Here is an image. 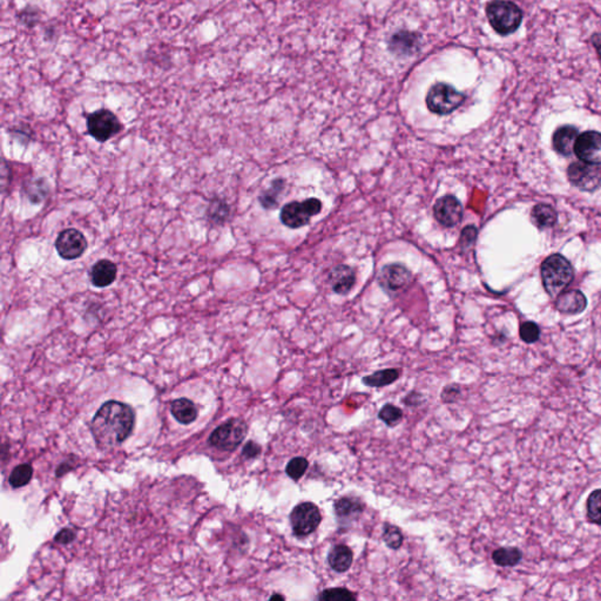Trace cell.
<instances>
[{
	"mask_svg": "<svg viewBox=\"0 0 601 601\" xmlns=\"http://www.w3.org/2000/svg\"><path fill=\"white\" fill-rule=\"evenodd\" d=\"M541 280L549 296L558 297L573 280V268L567 259L554 254L543 262Z\"/></svg>",
	"mask_w": 601,
	"mask_h": 601,
	"instance_id": "cell-2",
	"label": "cell"
},
{
	"mask_svg": "<svg viewBox=\"0 0 601 601\" xmlns=\"http://www.w3.org/2000/svg\"><path fill=\"white\" fill-rule=\"evenodd\" d=\"M492 560L498 566H514L521 560V551L517 547H501L492 554Z\"/></svg>",
	"mask_w": 601,
	"mask_h": 601,
	"instance_id": "cell-24",
	"label": "cell"
},
{
	"mask_svg": "<svg viewBox=\"0 0 601 601\" xmlns=\"http://www.w3.org/2000/svg\"><path fill=\"white\" fill-rule=\"evenodd\" d=\"M309 468V461L305 457H294L285 466V473L294 481H300L305 476Z\"/></svg>",
	"mask_w": 601,
	"mask_h": 601,
	"instance_id": "cell-30",
	"label": "cell"
},
{
	"mask_svg": "<svg viewBox=\"0 0 601 601\" xmlns=\"http://www.w3.org/2000/svg\"><path fill=\"white\" fill-rule=\"evenodd\" d=\"M382 539L385 543V545L388 546L391 549H400L404 543V536L402 529L398 526L390 524V523H384L383 525V531H382Z\"/></svg>",
	"mask_w": 601,
	"mask_h": 601,
	"instance_id": "cell-25",
	"label": "cell"
},
{
	"mask_svg": "<svg viewBox=\"0 0 601 601\" xmlns=\"http://www.w3.org/2000/svg\"><path fill=\"white\" fill-rule=\"evenodd\" d=\"M433 217L439 225L446 228H452L463 220V206L457 197L444 195L439 197L433 206Z\"/></svg>",
	"mask_w": 601,
	"mask_h": 601,
	"instance_id": "cell-11",
	"label": "cell"
},
{
	"mask_svg": "<svg viewBox=\"0 0 601 601\" xmlns=\"http://www.w3.org/2000/svg\"><path fill=\"white\" fill-rule=\"evenodd\" d=\"M540 329L533 322H525L521 327V337L526 343H534L539 340Z\"/></svg>",
	"mask_w": 601,
	"mask_h": 601,
	"instance_id": "cell-32",
	"label": "cell"
},
{
	"mask_svg": "<svg viewBox=\"0 0 601 601\" xmlns=\"http://www.w3.org/2000/svg\"><path fill=\"white\" fill-rule=\"evenodd\" d=\"M118 268L112 261L100 260L93 265L91 270V282L96 288H105L116 281Z\"/></svg>",
	"mask_w": 601,
	"mask_h": 601,
	"instance_id": "cell-20",
	"label": "cell"
},
{
	"mask_svg": "<svg viewBox=\"0 0 601 601\" xmlns=\"http://www.w3.org/2000/svg\"><path fill=\"white\" fill-rule=\"evenodd\" d=\"M171 411L181 424H189L197 419V406L187 398H179L173 402Z\"/></svg>",
	"mask_w": 601,
	"mask_h": 601,
	"instance_id": "cell-21",
	"label": "cell"
},
{
	"mask_svg": "<svg viewBox=\"0 0 601 601\" xmlns=\"http://www.w3.org/2000/svg\"><path fill=\"white\" fill-rule=\"evenodd\" d=\"M33 476V469L31 465L28 464H23L19 465V466H17L13 470L12 473H11V476H10V484L12 488H23V486L28 485L30 481L32 479Z\"/></svg>",
	"mask_w": 601,
	"mask_h": 601,
	"instance_id": "cell-27",
	"label": "cell"
},
{
	"mask_svg": "<svg viewBox=\"0 0 601 601\" xmlns=\"http://www.w3.org/2000/svg\"><path fill=\"white\" fill-rule=\"evenodd\" d=\"M327 559L330 569L337 573H345L353 565V549L345 544H337L330 549Z\"/></svg>",
	"mask_w": 601,
	"mask_h": 601,
	"instance_id": "cell-17",
	"label": "cell"
},
{
	"mask_svg": "<svg viewBox=\"0 0 601 601\" xmlns=\"http://www.w3.org/2000/svg\"><path fill=\"white\" fill-rule=\"evenodd\" d=\"M329 280L335 293L338 295H347L353 288L356 276L353 268H350L349 265H340L330 272Z\"/></svg>",
	"mask_w": 601,
	"mask_h": 601,
	"instance_id": "cell-16",
	"label": "cell"
},
{
	"mask_svg": "<svg viewBox=\"0 0 601 601\" xmlns=\"http://www.w3.org/2000/svg\"><path fill=\"white\" fill-rule=\"evenodd\" d=\"M317 599L321 601H356L357 594L345 587H333L322 591Z\"/></svg>",
	"mask_w": 601,
	"mask_h": 601,
	"instance_id": "cell-26",
	"label": "cell"
},
{
	"mask_svg": "<svg viewBox=\"0 0 601 601\" xmlns=\"http://www.w3.org/2000/svg\"><path fill=\"white\" fill-rule=\"evenodd\" d=\"M413 281V274L401 263H391L382 268L378 275V282L382 288L388 293H396L408 287Z\"/></svg>",
	"mask_w": 601,
	"mask_h": 601,
	"instance_id": "cell-13",
	"label": "cell"
},
{
	"mask_svg": "<svg viewBox=\"0 0 601 601\" xmlns=\"http://www.w3.org/2000/svg\"><path fill=\"white\" fill-rule=\"evenodd\" d=\"M247 423L240 418H232L212 431L209 443L217 449L232 451L243 441L247 435Z\"/></svg>",
	"mask_w": 601,
	"mask_h": 601,
	"instance_id": "cell-7",
	"label": "cell"
},
{
	"mask_svg": "<svg viewBox=\"0 0 601 601\" xmlns=\"http://www.w3.org/2000/svg\"><path fill=\"white\" fill-rule=\"evenodd\" d=\"M401 370L396 368L378 370L376 373L363 377L362 382L363 384L370 388H384L395 383L401 377Z\"/></svg>",
	"mask_w": 601,
	"mask_h": 601,
	"instance_id": "cell-22",
	"label": "cell"
},
{
	"mask_svg": "<svg viewBox=\"0 0 601 601\" xmlns=\"http://www.w3.org/2000/svg\"><path fill=\"white\" fill-rule=\"evenodd\" d=\"M289 519L294 536L302 539L310 536L321 525L322 513L316 504L305 501L294 507Z\"/></svg>",
	"mask_w": 601,
	"mask_h": 601,
	"instance_id": "cell-5",
	"label": "cell"
},
{
	"mask_svg": "<svg viewBox=\"0 0 601 601\" xmlns=\"http://www.w3.org/2000/svg\"><path fill=\"white\" fill-rule=\"evenodd\" d=\"M466 96L446 83H436L430 87L425 98L426 107L437 116H448L461 107Z\"/></svg>",
	"mask_w": 601,
	"mask_h": 601,
	"instance_id": "cell-4",
	"label": "cell"
},
{
	"mask_svg": "<svg viewBox=\"0 0 601 601\" xmlns=\"http://www.w3.org/2000/svg\"><path fill=\"white\" fill-rule=\"evenodd\" d=\"M18 18L26 26H33V25L36 24V21H38V18H39V11L36 8H25V10L21 11Z\"/></svg>",
	"mask_w": 601,
	"mask_h": 601,
	"instance_id": "cell-34",
	"label": "cell"
},
{
	"mask_svg": "<svg viewBox=\"0 0 601 601\" xmlns=\"http://www.w3.org/2000/svg\"><path fill=\"white\" fill-rule=\"evenodd\" d=\"M261 452H262L261 445L257 444L256 441H249L248 443L245 445V448H243L242 456H243L245 459H254V458L259 457Z\"/></svg>",
	"mask_w": 601,
	"mask_h": 601,
	"instance_id": "cell-36",
	"label": "cell"
},
{
	"mask_svg": "<svg viewBox=\"0 0 601 601\" xmlns=\"http://www.w3.org/2000/svg\"><path fill=\"white\" fill-rule=\"evenodd\" d=\"M587 517L593 524L601 525V489L595 490L587 499Z\"/></svg>",
	"mask_w": 601,
	"mask_h": 601,
	"instance_id": "cell-31",
	"label": "cell"
},
{
	"mask_svg": "<svg viewBox=\"0 0 601 601\" xmlns=\"http://www.w3.org/2000/svg\"><path fill=\"white\" fill-rule=\"evenodd\" d=\"M532 220L540 228L552 227L557 221V212L549 205L539 204L532 210Z\"/></svg>",
	"mask_w": 601,
	"mask_h": 601,
	"instance_id": "cell-23",
	"label": "cell"
},
{
	"mask_svg": "<svg viewBox=\"0 0 601 601\" xmlns=\"http://www.w3.org/2000/svg\"><path fill=\"white\" fill-rule=\"evenodd\" d=\"M87 129L96 141L106 142L121 132L122 124L109 109H98L87 116Z\"/></svg>",
	"mask_w": 601,
	"mask_h": 601,
	"instance_id": "cell-8",
	"label": "cell"
},
{
	"mask_svg": "<svg viewBox=\"0 0 601 601\" xmlns=\"http://www.w3.org/2000/svg\"><path fill=\"white\" fill-rule=\"evenodd\" d=\"M574 153L581 161L601 164V133L587 131L578 137Z\"/></svg>",
	"mask_w": 601,
	"mask_h": 601,
	"instance_id": "cell-14",
	"label": "cell"
},
{
	"mask_svg": "<svg viewBox=\"0 0 601 601\" xmlns=\"http://www.w3.org/2000/svg\"><path fill=\"white\" fill-rule=\"evenodd\" d=\"M283 187H285V182H283V180L274 181L272 186H270V188H269L268 190H265V192L261 195V205L263 206L265 209L275 208L277 204H278V202H277V197L280 195L281 192L283 190Z\"/></svg>",
	"mask_w": 601,
	"mask_h": 601,
	"instance_id": "cell-29",
	"label": "cell"
},
{
	"mask_svg": "<svg viewBox=\"0 0 601 601\" xmlns=\"http://www.w3.org/2000/svg\"><path fill=\"white\" fill-rule=\"evenodd\" d=\"M591 41H592L594 48L597 50L598 54L601 58V33H594L592 38H591Z\"/></svg>",
	"mask_w": 601,
	"mask_h": 601,
	"instance_id": "cell-39",
	"label": "cell"
},
{
	"mask_svg": "<svg viewBox=\"0 0 601 601\" xmlns=\"http://www.w3.org/2000/svg\"><path fill=\"white\" fill-rule=\"evenodd\" d=\"M321 210L322 202L315 197L300 202L294 201L282 208L280 219L288 228L297 229L308 225L312 217L320 214Z\"/></svg>",
	"mask_w": 601,
	"mask_h": 601,
	"instance_id": "cell-6",
	"label": "cell"
},
{
	"mask_svg": "<svg viewBox=\"0 0 601 601\" xmlns=\"http://www.w3.org/2000/svg\"><path fill=\"white\" fill-rule=\"evenodd\" d=\"M567 177L572 185L587 192L597 189L601 182V172L597 166L581 160L571 164L567 169Z\"/></svg>",
	"mask_w": 601,
	"mask_h": 601,
	"instance_id": "cell-10",
	"label": "cell"
},
{
	"mask_svg": "<svg viewBox=\"0 0 601 601\" xmlns=\"http://www.w3.org/2000/svg\"><path fill=\"white\" fill-rule=\"evenodd\" d=\"M421 36L416 32L400 31L393 34L389 41V51L396 56H413L418 51Z\"/></svg>",
	"mask_w": 601,
	"mask_h": 601,
	"instance_id": "cell-15",
	"label": "cell"
},
{
	"mask_svg": "<svg viewBox=\"0 0 601 601\" xmlns=\"http://www.w3.org/2000/svg\"><path fill=\"white\" fill-rule=\"evenodd\" d=\"M477 237V229L473 226H469L466 228L463 229L461 237V243L463 248H468L470 245H473V242L476 241Z\"/></svg>",
	"mask_w": 601,
	"mask_h": 601,
	"instance_id": "cell-35",
	"label": "cell"
},
{
	"mask_svg": "<svg viewBox=\"0 0 601 601\" xmlns=\"http://www.w3.org/2000/svg\"><path fill=\"white\" fill-rule=\"evenodd\" d=\"M365 503L360 497L345 496L334 503V513L341 527H348L356 523L364 512Z\"/></svg>",
	"mask_w": 601,
	"mask_h": 601,
	"instance_id": "cell-12",
	"label": "cell"
},
{
	"mask_svg": "<svg viewBox=\"0 0 601 601\" xmlns=\"http://www.w3.org/2000/svg\"><path fill=\"white\" fill-rule=\"evenodd\" d=\"M135 415L129 405L121 402H106L93 417V437L100 449L114 448L132 433Z\"/></svg>",
	"mask_w": 601,
	"mask_h": 601,
	"instance_id": "cell-1",
	"label": "cell"
},
{
	"mask_svg": "<svg viewBox=\"0 0 601 601\" xmlns=\"http://www.w3.org/2000/svg\"><path fill=\"white\" fill-rule=\"evenodd\" d=\"M461 395V386L458 384L445 385L441 393V401L444 404H452L459 400Z\"/></svg>",
	"mask_w": 601,
	"mask_h": 601,
	"instance_id": "cell-33",
	"label": "cell"
},
{
	"mask_svg": "<svg viewBox=\"0 0 601 601\" xmlns=\"http://www.w3.org/2000/svg\"><path fill=\"white\" fill-rule=\"evenodd\" d=\"M424 397L421 393L417 391H411L403 398V403L408 406H418V405L424 403Z\"/></svg>",
	"mask_w": 601,
	"mask_h": 601,
	"instance_id": "cell-37",
	"label": "cell"
},
{
	"mask_svg": "<svg viewBox=\"0 0 601 601\" xmlns=\"http://www.w3.org/2000/svg\"><path fill=\"white\" fill-rule=\"evenodd\" d=\"M270 599H272V600H275V599H278V600H285V597H283V595H281V594H274V595H272V597H270Z\"/></svg>",
	"mask_w": 601,
	"mask_h": 601,
	"instance_id": "cell-40",
	"label": "cell"
},
{
	"mask_svg": "<svg viewBox=\"0 0 601 601\" xmlns=\"http://www.w3.org/2000/svg\"><path fill=\"white\" fill-rule=\"evenodd\" d=\"M56 249L61 259L76 260L87 249V240L78 229H65L56 237Z\"/></svg>",
	"mask_w": 601,
	"mask_h": 601,
	"instance_id": "cell-9",
	"label": "cell"
},
{
	"mask_svg": "<svg viewBox=\"0 0 601 601\" xmlns=\"http://www.w3.org/2000/svg\"><path fill=\"white\" fill-rule=\"evenodd\" d=\"M378 418L381 419L382 422H384V424L386 426H390V428H393V426H396L397 424H400L401 423L402 419H403V410L401 408H398L396 405L385 404L381 410H380V413H378Z\"/></svg>",
	"mask_w": 601,
	"mask_h": 601,
	"instance_id": "cell-28",
	"label": "cell"
},
{
	"mask_svg": "<svg viewBox=\"0 0 601 601\" xmlns=\"http://www.w3.org/2000/svg\"><path fill=\"white\" fill-rule=\"evenodd\" d=\"M587 305V300L585 295L579 292V290H569L566 293H562L557 297L556 302V308L562 314H579L585 310Z\"/></svg>",
	"mask_w": 601,
	"mask_h": 601,
	"instance_id": "cell-19",
	"label": "cell"
},
{
	"mask_svg": "<svg viewBox=\"0 0 601 601\" xmlns=\"http://www.w3.org/2000/svg\"><path fill=\"white\" fill-rule=\"evenodd\" d=\"M579 132L573 126H562L554 132V149L561 155L569 157L574 153V147L577 142Z\"/></svg>",
	"mask_w": 601,
	"mask_h": 601,
	"instance_id": "cell-18",
	"label": "cell"
},
{
	"mask_svg": "<svg viewBox=\"0 0 601 601\" xmlns=\"http://www.w3.org/2000/svg\"><path fill=\"white\" fill-rule=\"evenodd\" d=\"M74 538H76V534H74L72 529H65L56 534V541L59 543V544H69V543H72L74 540Z\"/></svg>",
	"mask_w": 601,
	"mask_h": 601,
	"instance_id": "cell-38",
	"label": "cell"
},
{
	"mask_svg": "<svg viewBox=\"0 0 601 601\" xmlns=\"http://www.w3.org/2000/svg\"><path fill=\"white\" fill-rule=\"evenodd\" d=\"M486 17L491 28L501 36H510L521 28L523 11L509 0H492L486 6Z\"/></svg>",
	"mask_w": 601,
	"mask_h": 601,
	"instance_id": "cell-3",
	"label": "cell"
}]
</instances>
